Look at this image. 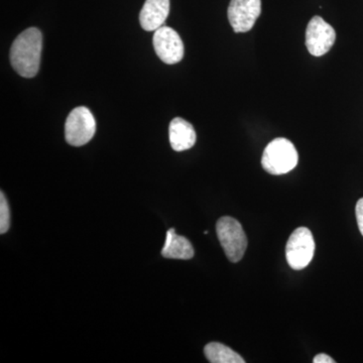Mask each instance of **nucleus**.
<instances>
[{"mask_svg": "<svg viewBox=\"0 0 363 363\" xmlns=\"http://www.w3.org/2000/svg\"><path fill=\"white\" fill-rule=\"evenodd\" d=\"M162 255L166 259L188 260L194 257V248L187 238L178 235L175 229L171 228L167 233Z\"/></svg>", "mask_w": 363, "mask_h": 363, "instance_id": "11", "label": "nucleus"}, {"mask_svg": "<svg viewBox=\"0 0 363 363\" xmlns=\"http://www.w3.org/2000/svg\"><path fill=\"white\" fill-rule=\"evenodd\" d=\"M43 50V35L30 28L14 40L11 49V64L21 77L33 78L39 72Z\"/></svg>", "mask_w": 363, "mask_h": 363, "instance_id": "1", "label": "nucleus"}, {"mask_svg": "<svg viewBox=\"0 0 363 363\" xmlns=\"http://www.w3.org/2000/svg\"><path fill=\"white\" fill-rule=\"evenodd\" d=\"M313 362L314 363H334L335 360L332 359L329 355L325 354V353H320V354L316 355L313 359Z\"/></svg>", "mask_w": 363, "mask_h": 363, "instance_id": "15", "label": "nucleus"}, {"mask_svg": "<svg viewBox=\"0 0 363 363\" xmlns=\"http://www.w3.org/2000/svg\"><path fill=\"white\" fill-rule=\"evenodd\" d=\"M216 233L227 259L240 262L247 248V238L240 222L233 217H222L217 221Z\"/></svg>", "mask_w": 363, "mask_h": 363, "instance_id": "3", "label": "nucleus"}, {"mask_svg": "<svg viewBox=\"0 0 363 363\" xmlns=\"http://www.w3.org/2000/svg\"><path fill=\"white\" fill-rule=\"evenodd\" d=\"M298 156L292 142L279 138L267 145L262 157V166L272 175L288 174L297 167Z\"/></svg>", "mask_w": 363, "mask_h": 363, "instance_id": "2", "label": "nucleus"}, {"mask_svg": "<svg viewBox=\"0 0 363 363\" xmlns=\"http://www.w3.org/2000/svg\"><path fill=\"white\" fill-rule=\"evenodd\" d=\"M169 13V0H145L140 13V26L152 32L164 26Z\"/></svg>", "mask_w": 363, "mask_h": 363, "instance_id": "9", "label": "nucleus"}, {"mask_svg": "<svg viewBox=\"0 0 363 363\" xmlns=\"http://www.w3.org/2000/svg\"><path fill=\"white\" fill-rule=\"evenodd\" d=\"M262 13V0H231L228 21L234 33H247Z\"/></svg>", "mask_w": 363, "mask_h": 363, "instance_id": "8", "label": "nucleus"}, {"mask_svg": "<svg viewBox=\"0 0 363 363\" xmlns=\"http://www.w3.org/2000/svg\"><path fill=\"white\" fill-rule=\"evenodd\" d=\"M358 228L363 235V198L358 200L357 208H355Z\"/></svg>", "mask_w": 363, "mask_h": 363, "instance_id": "14", "label": "nucleus"}, {"mask_svg": "<svg viewBox=\"0 0 363 363\" xmlns=\"http://www.w3.org/2000/svg\"><path fill=\"white\" fill-rule=\"evenodd\" d=\"M169 138L172 149L176 152L190 150L197 140L192 124L181 117H176L169 123Z\"/></svg>", "mask_w": 363, "mask_h": 363, "instance_id": "10", "label": "nucleus"}, {"mask_svg": "<svg viewBox=\"0 0 363 363\" xmlns=\"http://www.w3.org/2000/svg\"><path fill=\"white\" fill-rule=\"evenodd\" d=\"M11 227V209L4 192L0 193V233L4 234Z\"/></svg>", "mask_w": 363, "mask_h": 363, "instance_id": "13", "label": "nucleus"}, {"mask_svg": "<svg viewBox=\"0 0 363 363\" xmlns=\"http://www.w3.org/2000/svg\"><path fill=\"white\" fill-rule=\"evenodd\" d=\"M314 252L315 241L311 231L306 227H298L294 230L286 247L289 266L295 271L304 269L312 262Z\"/></svg>", "mask_w": 363, "mask_h": 363, "instance_id": "4", "label": "nucleus"}, {"mask_svg": "<svg viewBox=\"0 0 363 363\" xmlns=\"http://www.w3.org/2000/svg\"><path fill=\"white\" fill-rule=\"evenodd\" d=\"M155 51L160 59L168 65L182 61L184 57V44L179 33L169 26H161L155 30Z\"/></svg>", "mask_w": 363, "mask_h": 363, "instance_id": "7", "label": "nucleus"}, {"mask_svg": "<svg viewBox=\"0 0 363 363\" xmlns=\"http://www.w3.org/2000/svg\"><path fill=\"white\" fill-rule=\"evenodd\" d=\"M96 130V123L92 112L84 106L74 108L67 117L65 138L73 147H82L92 140Z\"/></svg>", "mask_w": 363, "mask_h": 363, "instance_id": "5", "label": "nucleus"}, {"mask_svg": "<svg viewBox=\"0 0 363 363\" xmlns=\"http://www.w3.org/2000/svg\"><path fill=\"white\" fill-rule=\"evenodd\" d=\"M205 357L211 363H245V360L228 346L219 342L207 344L204 348Z\"/></svg>", "mask_w": 363, "mask_h": 363, "instance_id": "12", "label": "nucleus"}, {"mask_svg": "<svg viewBox=\"0 0 363 363\" xmlns=\"http://www.w3.org/2000/svg\"><path fill=\"white\" fill-rule=\"evenodd\" d=\"M336 40V32L321 16L311 18L306 30V47L314 57L324 56Z\"/></svg>", "mask_w": 363, "mask_h": 363, "instance_id": "6", "label": "nucleus"}]
</instances>
